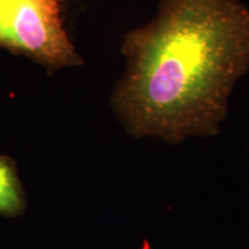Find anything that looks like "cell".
Returning a JSON list of instances; mask_svg holds the SVG:
<instances>
[{
  "label": "cell",
  "mask_w": 249,
  "mask_h": 249,
  "mask_svg": "<svg viewBox=\"0 0 249 249\" xmlns=\"http://www.w3.org/2000/svg\"><path fill=\"white\" fill-rule=\"evenodd\" d=\"M127 68L111 102L135 138L170 143L219 132L249 71V8L240 0H160L157 17L127 34Z\"/></svg>",
  "instance_id": "obj_1"
},
{
  "label": "cell",
  "mask_w": 249,
  "mask_h": 249,
  "mask_svg": "<svg viewBox=\"0 0 249 249\" xmlns=\"http://www.w3.org/2000/svg\"><path fill=\"white\" fill-rule=\"evenodd\" d=\"M65 0H0V49L30 58L49 73L82 58L62 22Z\"/></svg>",
  "instance_id": "obj_2"
},
{
  "label": "cell",
  "mask_w": 249,
  "mask_h": 249,
  "mask_svg": "<svg viewBox=\"0 0 249 249\" xmlns=\"http://www.w3.org/2000/svg\"><path fill=\"white\" fill-rule=\"evenodd\" d=\"M26 200L14 161L0 155V213L8 217L20 214Z\"/></svg>",
  "instance_id": "obj_3"
}]
</instances>
